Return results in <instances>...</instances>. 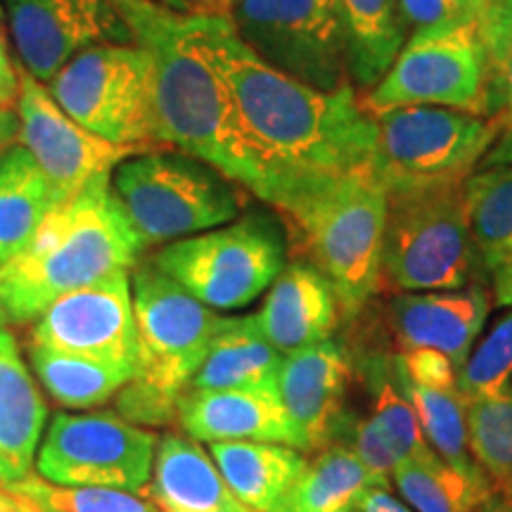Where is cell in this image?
Wrapping results in <instances>:
<instances>
[{"label":"cell","instance_id":"60d3db41","mask_svg":"<svg viewBox=\"0 0 512 512\" xmlns=\"http://www.w3.org/2000/svg\"><path fill=\"white\" fill-rule=\"evenodd\" d=\"M238 0H181V10L200 17H233Z\"/></svg>","mask_w":512,"mask_h":512},{"label":"cell","instance_id":"30bf717a","mask_svg":"<svg viewBox=\"0 0 512 512\" xmlns=\"http://www.w3.org/2000/svg\"><path fill=\"white\" fill-rule=\"evenodd\" d=\"M46 86L62 110L95 136L138 152L164 147L152 60L136 41L81 50Z\"/></svg>","mask_w":512,"mask_h":512},{"label":"cell","instance_id":"e575fe53","mask_svg":"<svg viewBox=\"0 0 512 512\" xmlns=\"http://www.w3.org/2000/svg\"><path fill=\"white\" fill-rule=\"evenodd\" d=\"M512 380V309L498 320L467 356L458 373V392L465 401L486 399Z\"/></svg>","mask_w":512,"mask_h":512},{"label":"cell","instance_id":"7dc6e473","mask_svg":"<svg viewBox=\"0 0 512 512\" xmlns=\"http://www.w3.org/2000/svg\"><path fill=\"white\" fill-rule=\"evenodd\" d=\"M5 17V12H3V0H0V19Z\"/></svg>","mask_w":512,"mask_h":512},{"label":"cell","instance_id":"d6986e66","mask_svg":"<svg viewBox=\"0 0 512 512\" xmlns=\"http://www.w3.org/2000/svg\"><path fill=\"white\" fill-rule=\"evenodd\" d=\"M176 422L197 441H268L294 446L309 453L306 439L297 430L278 387L245 389H188L178 401Z\"/></svg>","mask_w":512,"mask_h":512},{"label":"cell","instance_id":"f546056e","mask_svg":"<svg viewBox=\"0 0 512 512\" xmlns=\"http://www.w3.org/2000/svg\"><path fill=\"white\" fill-rule=\"evenodd\" d=\"M358 380H363L368 394V418L375 422L377 430L387 437L401 460L422 458L432 453L422 434L418 413L403 392L399 375H396L394 354L387 351H366L354 358Z\"/></svg>","mask_w":512,"mask_h":512},{"label":"cell","instance_id":"1f68e13d","mask_svg":"<svg viewBox=\"0 0 512 512\" xmlns=\"http://www.w3.org/2000/svg\"><path fill=\"white\" fill-rule=\"evenodd\" d=\"M394 366L403 392L418 413L422 434L432 451L451 465L479 467L470 453V444H467V401L463 394L458 389L446 392V389H430L411 382L401 370L396 354Z\"/></svg>","mask_w":512,"mask_h":512},{"label":"cell","instance_id":"2e32d148","mask_svg":"<svg viewBox=\"0 0 512 512\" xmlns=\"http://www.w3.org/2000/svg\"><path fill=\"white\" fill-rule=\"evenodd\" d=\"M15 112L17 145L36 159L64 197L76 195L95 176L112 174L124 159L138 155V150L119 147L83 128L62 110L46 83L24 69Z\"/></svg>","mask_w":512,"mask_h":512},{"label":"cell","instance_id":"5b68a950","mask_svg":"<svg viewBox=\"0 0 512 512\" xmlns=\"http://www.w3.org/2000/svg\"><path fill=\"white\" fill-rule=\"evenodd\" d=\"M131 292L140 358L136 377L117 394V408L133 425L162 427L176 420L221 316L152 264L133 268Z\"/></svg>","mask_w":512,"mask_h":512},{"label":"cell","instance_id":"e0dca14e","mask_svg":"<svg viewBox=\"0 0 512 512\" xmlns=\"http://www.w3.org/2000/svg\"><path fill=\"white\" fill-rule=\"evenodd\" d=\"M354 375V356L332 337L283 354L275 387L309 453L335 444L342 434Z\"/></svg>","mask_w":512,"mask_h":512},{"label":"cell","instance_id":"cb8c5ba5","mask_svg":"<svg viewBox=\"0 0 512 512\" xmlns=\"http://www.w3.org/2000/svg\"><path fill=\"white\" fill-rule=\"evenodd\" d=\"M67 197L22 145L0 152V266L8 264Z\"/></svg>","mask_w":512,"mask_h":512},{"label":"cell","instance_id":"d6a6232c","mask_svg":"<svg viewBox=\"0 0 512 512\" xmlns=\"http://www.w3.org/2000/svg\"><path fill=\"white\" fill-rule=\"evenodd\" d=\"M467 444L491 489L512 484V380L494 396L467 401Z\"/></svg>","mask_w":512,"mask_h":512},{"label":"cell","instance_id":"9a60e30c","mask_svg":"<svg viewBox=\"0 0 512 512\" xmlns=\"http://www.w3.org/2000/svg\"><path fill=\"white\" fill-rule=\"evenodd\" d=\"M3 12L22 69L43 83L81 50L133 41L117 0H3Z\"/></svg>","mask_w":512,"mask_h":512},{"label":"cell","instance_id":"4dcf8cb0","mask_svg":"<svg viewBox=\"0 0 512 512\" xmlns=\"http://www.w3.org/2000/svg\"><path fill=\"white\" fill-rule=\"evenodd\" d=\"M29 358L46 392L60 406L74 411L102 406L133 380V373L126 368L34 344L29 349Z\"/></svg>","mask_w":512,"mask_h":512},{"label":"cell","instance_id":"7402d4cb","mask_svg":"<svg viewBox=\"0 0 512 512\" xmlns=\"http://www.w3.org/2000/svg\"><path fill=\"white\" fill-rule=\"evenodd\" d=\"M48 406L36 387L17 339L0 323V472L5 484L31 475Z\"/></svg>","mask_w":512,"mask_h":512},{"label":"cell","instance_id":"f1b7e54d","mask_svg":"<svg viewBox=\"0 0 512 512\" xmlns=\"http://www.w3.org/2000/svg\"><path fill=\"white\" fill-rule=\"evenodd\" d=\"M467 223L484 273L512 266V162L484 166L463 183Z\"/></svg>","mask_w":512,"mask_h":512},{"label":"cell","instance_id":"603a6c76","mask_svg":"<svg viewBox=\"0 0 512 512\" xmlns=\"http://www.w3.org/2000/svg\"><path fill=\"white\" fill-rule=\"evenodd\" d=\"M209 456L235 496L254 512H278L304 472V451L268 441H214Z\"/></svg>","mask_w":512,"mask_h":512},{"label":"cell","instance_id":"b9f144b4","mask_svg":"<svg viewBox=\"0 0 512 512\" xmlns=\"http://www.w3.org/2000/svg\"><path fill=\"white\" fill-rule=\"evenodd\" d=\"M19 138V119L17 112L10 107H0V152L17 145Z\"/></svg>","mask_w":512,"mask_h":512},{"label":"cell","instance_id":"4fadbf2b","mask_svg":"<svg viewBox=\"0 0 512 512\" xmlns=\"http://www.w3.org/2000/svg\"><path fill=\"white\" fill-rule=\"evenodd\" d=\"M238 36L261 60L320 91L354 86L337 0H238Z\"/></svg>","mask_w":512,"mask_h":512},{"label":"cell","instance_id":"ba28073f","mask_svg":"<svg viewBox=\"0 0 512 512\" xmlns=\"http://www.w3.org/2000/svg\"><path fill=\"white\" fill-rule=\"evenodd\" d=\"M152 266L209 309H245L287 266V233L275 216L249 211L226 226L169 242Z\"/></svg>","mask_w":512,"mask_h":512},{"label":"cell","instance_id":"f6af8a7d","mask_svg":"<svg viewBox=\"0 0 512 512\" xmlns=\"http://www.w3.org/2000/svg\"><path fill=\"white\" fill-rule=\"evenodd\" d=\"M475 512H512V484L491 489L489 498Z\"/></svg>","mask_w":512,"mask_h":512},{"label":"cell","instance_id":"d4e9b609","mask_svg":"<svg viewBox=\"0 0 512 512\" xmlns=\"http://www.w3.org/2000/svg\"><path fill=\"white\" fill-rule=\"evenodd\" d=\"M283 354L252 316L223 318L190 389H245L275 384Z\"/></svg>","mask_w":512,"mask_h":512},{"label":"cell","instance_id":"9c48e42d","mask_svg":"<svg viewBox=\"0 0 512 512\" xmlns=\"http://www.w3.org/2000/svg\"><path fill=\"white\" fill-rule=\"evenodd\" d=\"M373 174L387 192L460 185L505 131V117L451 110L399 107L375 114Z\"/></svg>","mask_w":512,"mask_h":512},{"label":"cell","instance_id":"681fc988","mask_svg":"<svg viewBox=\"0 0 512 512\" xmlns=\"http://www.w3.org/2000/svg\"><path fill=\"white\" fill-rule=\"evenodd\" d=\"M510 5H512V0H510Z\"/></svg>","mask_w":512,"mask_h":512},{"label":"cell","instance_id":"5bb4252c","mask_svg":"<svg viewBox=\"0 0 512 512\" xmlns=\"http://www.w3.org/2000/svg\"><path fill=\"white\" fill-rule=\"evenodd\" d=\"M31 344L131 370L136 377L140 339L131 271H119L64 294L34 320Z\"/></svg>","mask_w":512,"mask_h":512},{"label":"cell","instance_id":"ffe728a7","mask_svg":"<svg viewBox=\"0 0 512 512\" xmlns=\"http://www.w3.org/2000/svg\"><path fill=\"white\" fill-rule=\"evenodd\" d=\"M339 302L323 273L297 259L268 287L264 306L254 313L268 342L280 354L318 344L335 335Z\"/></svg>","mask_w":512,"mask_h":512},{"label":"cell","instance_id":"3957f363","mask_svg":"<svg viewBox=\"0 0 512 512\" xmlns=\"http://www.w3.org/2000/svg\"><path fill=\"white\" fill-rule=\"evenodd\" d=\"M143 249L112 174L95 176L57 204L27 245L0 266V323H34L64 294L133 271Z\"/></svg>","mask_w":512,"mask_h":512},{"label":"cell","instance_id":"f35d334b","mask_svg":"<svg viewBox=\"0 0 512 512\" xmlns=\"http://www.w3.org/2000/svg\"><path fill=\"white\" fill-rule=\"evenodd\" d=\"M19 86H22V67H17L10 55L8 38L0 29V107L15 110L19 98Z\"/></svg>","mask_w":512,"mask_h":512},{"label":"cell","instance_id":"c3c4849f","mask_svg":"<svg viewBox=\"0 0 512 512\" xmlns=\"http://www.w3.org/2000/svg\"><path fill=\"white\" fill-rule=\"evenodd\" d=\"M0 484H5V479H3V472H0Z\"/></svg>","mask_w":512,"mask_h":512},{"label":"cell","instance_id":"8fae6325","mask_svg":"<svg viewBox=\"0 0 512 512\" xmlns=\"http://www.w3.org/2000/svg\"><path fill=\"white\" fill-rule=\"evenodd\" d=\"M494 60L475 22L413 34L387 74L363 95L373 114L399 107H451L489 117Z\"/></svg>","mask_w":512,"mask_h":512},{"label":"cell","instance_id":"52a82bcc","mask_svg":"<svg viewBox=\"0 0 512 512\" xmlns=\"http://www.w3.org/2000/svg\"><path fill=\"white\" fill-rule=\"evenodd\" d=\"M484 273L467 223L463 183L387 192L380 287L439 292Z\"/></svg>","mask_w":512,"mask_h":512},{"label":"cell","instance_id":"8d00e7d4","mask_svg":"<svg viewBox=\"0 0 512 512\" xmlns=\"http://www.w3.org/2000/svg\"><path fill=\"white\" fill-rule=\"evenodd\" d=\"M396 358H399L401 370L408 380L420 384V387L446 389V392L458 389V368L441 351L427 347L399 349Z\"/></svg>","mask_w":512,"mask_h":512},{"label":"cell","instance_id":"ac0fdd59","mask_svg":"<svg viewBox=\"0 0 512 512\" xmlns=\"http://www.w3.org/2000/svg\"><path fill=\"white\" fill-rule=\"evenodd\" d=\"M494 294L482 283L460 290L396 292L387 304V323L399 349H437L453 366H465L489 318Z\"/></svg>","mask_w":512,"mask_h":512},{"label":"cell","instance_id":"6da1fadb","mask_svg":"<svg viewBox=\"0 0 512 512\" xmlns=\"http://www.w3.org/2000/svg\"><path fill=\"white\" fill-rule=\"evenodd\" d=\"M195 36L230 86L242 124L271 171L268 197L285 176L349 171L373 162L377 121L356 86L320 91L280 72L247 48L230 17L195 15Z\"/></svg>","mask_w":512,"mask_h":512},{"label":"cell","instance_id":"d590c367","mask_svg":"<svg viewBox=\"0 0 512 512\" xmlns=\"http://www.w3.org/2000/svg\"><path fill=\"white\" fill-rule=\"evenodd\" d=\"M342 434H349L347 444L354 448L361 463L368 467L375 484L382 489H392V472L403 460L394 446L389 444L387 437L377 430V425L370 418H358L344 422Z\"/></svg>","mask_w":512,"mask_h":512},{"label":"cell","instance_id":"44dd1931","mask_svg":"<svg viewBox=\"0 0 512 512\" xmlns=\"http://www.w3.org/2000/svg\"><path fill=\"white\" fill-rule=\"evenodd\" d=\"M147 491L159 512H254L230 491L200 441L181 434L159 439Z\"/></svg>","mask_w":512,"mask_h":512},{"label":"cell","instance_id":"7c38bea8","mask_svg":"<svg viewBox=\"0 0 512 512\" xmlns=\"http://www.w3.org/2000/svg\"><path fill=\"white\" fill-rule=\"evenodd\" d=\"M157 437L117 413H55L36 453L38 477L60 486L145 494Z\"/></svg>","mask_w":512,"mask_h":512},{"label":"cell","instance_id":"4316f807","mask_svg":"<svg viewBox=\"0 0 512 512\" xmlns=\"http://www.w3.org/2000/svg\"><path fill=\"white\" fill-rule=\"evenodd\" d=\"M337 8L347 43L349 79L356 91H370L406 43L396 0H337Z\"/></svg>","mask_w":512,"mask_h":512},{"label":"cell","instance_id":"836d02e7","mask_svg":"<svg viewBox=\"0 0 512 512\" xmlns=\"http://www.w3.org/2000/svg\"><path fill=\"white\" fill-rule=\"evenodd\" d=\"M10 489L27 496L41 512H159L152 501L117 489L98 486H60L29 475L12 482Z\"/></svg>","mask_w":512,"mask_h":512},{"label":"cell","instance_id":"484cf974","mask_svg":"<svg viewBox=\"0 0 512 512\" xmlns=\"http://www.w3.org/2000/svg\"><path fill=\"white\" fill-rule=\"evenodd\" d=\"M375 479L347 441L320 448L283 498L278 512H361Z\"/></svg>","mask_w":512,"mask_h":512},{"label":"cell","instance_id":"83f0119b","mask_svg":"<svg viewBox=\"0 0 512 512\" xmlns=\"http://www.w3.org/2000/svg\"><path fill=\"white\" fill-rule=\"evenodd\" d=\"M392 486L413 512H475L491 494L479 467L451 465L434 451L403 460L392 472Z\"/></svg>","mask_w":512,"mask_h":512},{"label":"cell","instance_id":"8992f818","mask_svg":"<svg viewBox=\"0 0 512 512\" xmlns=\"http://www.w3.org/2000/svg\"><path fill=\"white\" fill-rule=\"evenodd\" d=\"M112 188L145 249L226 226L245 204L238 183L171 147L124 159L112 171Z\"/></svg>","mask_w":512,"mask_h":512},{"label":"cell","instance_id":"74e56055","mask_svg":"<svg viewBox=\"0 0 512 512\" xmlns=\"http://www.w3.org/2000/svg\"><path fill=\"white\" fill-rule=\"evenodd\" d=\"M396 8H399L403 29H411V36L451 29L467 22L451 0H396Z\"/></svg>","mask_w":512,"mask_h":512},{"label":"cell","instance_id":"7bdbcfd3","mask_svg":"<svg viewBox=\"0 0 512 512\" xmlns=\"http://www.w3.org/2000/svg\"><path fill=\"white\" fill-rule=\"evenodd\" d=\"M0 512H41L27 496L17 494L10 484H0Z\"/></svg>","mask_w":512,"mask_h":512},{"label":"cell","instance_id":"ab89813d","mask_svg":"<svg viewBox=\"0 0 512 512\" xmlns=\"http://www.w3.org/2000/svg\"><path fill=\"white\" fill-rule=\"evenodd\" d=\"M361 512H413L408 508L401 498L392 494V489H382V486H375V489L368 491L366 501L361 505Z\"/></svg>","mask_w":512,"mask_h":512},{"label":"cell","instance_id":"277c9868","mask_svg":"<svg viewBox=\"0 0 512 512\" xmlns=\"http://www.w3.org/2000/svg\"><path fill=\"white\" fill-rule=\"evenodd\" d=\"M266 204L278 211L299 259L323 273L342 316L354 318L380 290L387 190L373 166L280 178Z\"/></svg>","mask_w":512,"mask_h":512},{"label":"cell","instance_id":"ee69618b","mask_svg":"<svg viewBox=\"0 0 512 512\" xmlns=\"http://www.w3.org/2000/svg\"><path fill=\"white\" fill-rule=\"evenodd\" d=\"M491 285H494V290H491L494 302L498 306H508V309H512V266L491 275Z\"/></svg>","mask_w":512,"mask_h":512},{"label":"cell","instance_id":"bcb514c9","mask_svg":"<svg viewBox=\"0 0 512 512\" xmlns=\"http://www.w3.org/2000/svg\"><path fill=\"white\" fill-rule=\"evenodd\" d=\"M157 3L169 5V8H174V10H178V12H183V10H181V0H157Z\"/></svg>","mask_w":512,"mask_h":512},{"label":"cell","instance_id":"7a4b0ae2","mask_svg":"<svg viewBox=\"0 0 512 512\" xmlns=\"http://www.w3.org/2000/svg\"><path fill=\"white\" fill-rule=\"evenodd\" d=\"M117 3L133 41L152 60L164 147L202 159L266 202L271 171L242 124L226 79L197 43L195 15L157 0Z\"/></svg>","mask_w":512,"mask_h":512}]
</instances>
